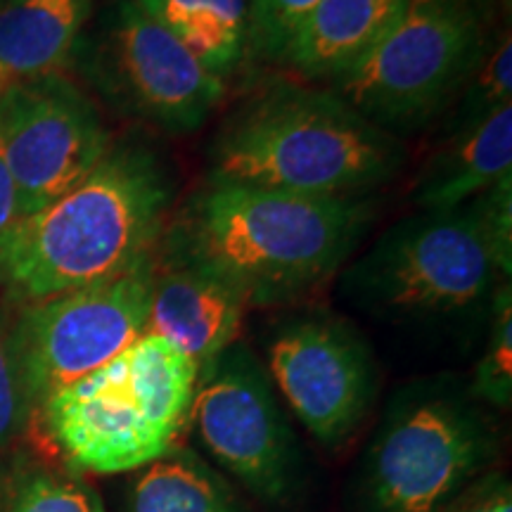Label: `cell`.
<instances>
[{
  "mask_svg": "<svg viewBox=\"0 0 512 512\" xmlns=\"http://www.w3.org/2000/svg\"><path fill=\"white\" fill-rule=\"evenodd\" d=\"M373 219V197L209 185L164 228L159 249L214 268L245 294L249 309H264L328 283Z\"/></svg>",
  "mask_w": 512,
  "mask_h": 512,
  "instance_id": "cell-1",
  "label": "cell"
},
{
  "mask_svg": "<svg viewBox=\"0 0 512 512\" xmlns=\"http://www.w3.org/2000/svg\"><path fill=\"white\" fill-rule=\"evenodd\" d=\"M171 200L152 147L112 145L86 181L0 235V290L27 306L126 271L157 249Z\"/></svg>",
  "mask_w": 512,
  "mask_h": 512,
  "instance_id": "cell-2",
  "label": "cell"
},
{
  "mask_svg": "<svg viewBox=\"0 0 512 512\" xmlns=\"http://www.w3.org/2000/svg\"><path fill=\"white\" fill-rule=\"evenodd\" d=\"M401 140L330 88L278 81L223 121L211 183L316 197H370L399 174Z\"/></svg>",
  "mask_w": 512,
  "mask_h": 512,
  "instance_id": "cell-3",
  "label": "cell"
},
{
  "mask_svg": "<svg viewBox=\"0 0 512 512\" xmlns=\"http://www.w3.org/2000/svg\"><path fill=\"white\" fill-rule=\"evenodd\" d=\"M195 384L197 363L145 332L110 363L55 392L38 413L72 470L133 475L176 446Z\"/></svg>",
  "mask_w": 512,
  "mask_h": 512,
  "instance_id": "cell-4",
  "label": "cell"
},
{
  "mask_svg": "<svg viewBox=\"0 0 512 512\" xmlns=\"http://www.w3.org/2000/svg\"><path fill=\"white\" fill-rule=\"evenodd\" d=\"M501 427L453 375L403 384L354 484L356 512H441L501 458Z\"/></svg>",
  "mask_w": 512,
  "mask_h": 512,
  "instance_id": "cell-5",
  "label": "cell"
},
{
  "mask_svg": "<svg viewBox=\"0 0 512 512\" xmlns=\"http://www.w3.org/2000/svg\"><path fill=\"white\" fill-rule=\"evenodd\" d=\"M494 34V0H406L330 91L396 138L415 133L458 100Z\"/></svg>",
  "mask_w": 512,
  "mask_h": 512,
  "instance_id": "cell-6",
  "label": "cell"
},
{
  "mask_svg": "<svg viewBox=\"0 0 512 512\" xmlns=\"http://www.w3.org/2000/svg\"><path fill=\"white\" fill-rule=\"evenodd\" d=\"M501 278L472 200L389 226L344 273L361 309L392 320H439L484 304Z\"/></svg>",
  "mask_w": 512,
  "mask_h": 512,
  "instance_id": "cell-7",
  "label": "cell"
},
{
  "mask_svg": "<svg viewBox=\"0 0 512 512\" xmlns=\"http://www.w3.org/2000/svg\"><path fill=\"white\" fill-rule=\"evenodd\" d=\"M155 252L100 283L22 306L8 332L29 413L145 335Z\"/></svg>",
  "mask_w": 512,
  "mask_h": 512,
  "instance_id": "cell-8",
  "label": "cell"
},
{
  "mask_svg": "<svg viewBox=\"0 0 512 512\" xmlns=\"http://www.w3.org/2000/svg\"><path fill=\"white\" fill-rule=\"evenodd\" d=\"M190 420L204 451L256 501L283 508L302 482V453L273 380L240 339L197 368Z\"/></svg>",
  "mask_w": 512,
  "mask_h": 512,
  "instance_id": "cell-9",
  "label": "cell"
},
{
  "mask_svg": "<svg viewBox=\"0 0 512 512\" xmlns=\"http://www.w3.org/2000/svg\"><path fill=\"white\" fill-rule=\"evenodd\" d=\"M266 370L294 418L328 448L347 444L361 430L380 389L363 332L320 309L278 323L268 339Z\"/></svg>",
  "mask_w": 512,
  "mask_h": 512,
  "instance_id": "cell-10",
  "label": "cell"
},
{
  "mask_svg": "<svg viewBox=\"0 0 512 512\" xmlns=\"http://www.w3.org/2000/svg\"><path fill=\"white\" fill-rule=\"evenodd\" d=\"M91 76L119 112L174 136L204 126L226 93V81L133 0H119L102 24Z\"/></svg>",
  "mask_w": 512,
  "mask_h": 512,
  "instance_id": "cell-11",
  "label": "cell"
},
{
  "mask_svg": "<svg viewBox=\"0 0 512 512\" xmlns=\"http://www.w3.org/2000/svg\"><path fill=\"white\" fill-rule=\"evenodd\" d=\"M110 147L100 112L62 74L0 88V157L15 183L19 219L86 181Z\"/></svg>",
  "mask_w": 512,
  "mask_h": 512,
  "instance_id": "cell-12",
  "label": "cell"
},
{
  "mask_svg": "<svg viewBox=\"0 0 512 512\" xmlns=\"http://www.w3.org/2000/svg\"><path fill=\"white\" fill-rule=\"evenodd\" d=\"M249 304L214 268L155 252V283L147 330L176 344L197 368L238 342Z\"/></svg>",
  "mask_w": 512,
  "mask_h": 512,
  "instance_id": "cell-13",
  "label": "cell"
},
{
  "mask_svg": "<svg viewBox=\"0 0 512 512\" xmlns=\"http://www.w3.org/2000/svg\"><path fill=\"white\" fill-rule=\"evenodd\" d=\"M508 174H512V105L451 131L448 143L415 178L413 204L420 211L456 209Z\"/></svg>",
  "mask_w": 512,
  "mask_h": 512,
  "instance_id": "cell-14",
  "label": "cell"
},
{
  "mask_svg": "<svg viewBox=\"0 0 512 512\" xmlns=\"http://www.w3.org/2000/svg\"><path fill=\"white\" fill-rule=\"evenodd\" d=\"M406 0H320L294 34L283 62L311 81H335L399 17Z\"/></svg>",
  "mask_w": 512,
  "mask_h": 512,
  "instance_id": "cell-15",
  "label": "cell"
},
{
  "mask_svg": "<svg viewBox=\"0 0 512 512\" xmlns=\"http://www.w3.org/2000/svg\"><path fill=\"white\" fill-rule=\"evenodd\" d=\"M91 8L93 0H0V88L60 74Z\"/></svg>",
  "mask_w": 512,
  "mask_h": 512,
  "instance_id": "cell-16",
  "label": "cell"
},
{
  "mask_svg": "<svg viewBox=\"0 0 512 512\" xmlns=\"http://www.w3.org/2000/svg\"><path fill=\"white\" fill-rule=\"evenodd\" d=\"M126 512H252L233 482L188 446L133 472Z\"/></svg>",
  "mask_w": 512,
  "mask_h": 512,
  "instance_id": "cell-17",
  "label": "cell"
},
{
  "mask_svg": "<svg viewBox=\"0 0 512 512\" xmlns=\"http://www.w3.org/2000/svg\"><path fill=\"white\" fill-rule=\"evenodd\" d=\"M226 81L247 55V0H133Z\"/></svg>",
  "mask_w": 512,
  "mask_h": 512,
  "instance_id": "cell-18",
  "label": "cell"
},
{
  "mask_svg": "<svg viewBox=\"0 0 512 512\" xmlns=\"http://www.w3.org/2000/svg\"><path fill=\"white\" fill-rule=\"evenodd\" d=\"M0 512H107L98 491L74 470L19 463L0 482Z\"/></svg>",
  "mask_w": 512,
  "mask_h": 512,
  "instance_id": "cell-19",
  "label": "cell"
},
{
  "mask_svg": "<svg viewBox=\"0 0 512 512\" xmlns=\"http://www.w3.org/2000/svg\"><path fill=\"white\" fill-rule=\"evenodd\" d=\"M491 323L486 347L472 375L470 392L491 411H510L512 406V290L503 280L491 292Z\"/></svg>",
  "mask_w": 512,
  "mask_h": 512,
  "instance_id": "cell-20",
  "label": "cell"
},
{
  "mask_svg": "<svg viewBox=\"0 0 512 512\" xmlns=\"http://www.w3.org/2000/svg\"><path fill=\"white\" fill-rule=\"evenodd\" d=\"M505 105H512V41L510 29H498L475 74L458 95L453 131L477 124Z\"/></svg>",
  "mask_w": 512,
  "mask_h": 512,
  "instance_id": "cell-21",
  "label": "cell"
},
{
  "mask_svg": "<svg viewBox=\"0 0 512 512\" xmlns=\"http://www.w3.org/2000/svg\"><path fill=\"white\" fill-rule=\"evenodd\" d=\"M320 0H247V53L283 62L294 34Z\"/></svg>",
  "mask_w": 512,
  "mask_h": 512,
  "instance_id": "cell-22",
  "label": "cell"
},
{
  "mask_svg": "<svg viewBox=\"0 0 512 512\" xmlns=\"http://www.w3.org/2000/svg\"><path fill=\"white\" fill-rule=\"evenodd\" d=\"M501 278L512 275V174L498 178L472 200Z\"/></svg>",
  "mask_w": 512,
  "mask_h": 512,
  "instance_id": "cell-23",
  "label": "cell"
},
{
  "mask_svg": "<svg viewBox=\"0 0 512 512\" xmlns=\"http://www.w3.org/2000/svg\"><path fill=\"white\" fill-rule=\"evenodd\" d=\"M29 406L24 401L22 387L10 349V332L0 325V446H8L22 432L27 422Z\"/></svg>",
  "mask_w": 512,
  "mask_h": 512,
  "instance_id": "cell-24",
  "label": "cell"
},
{
  "mask_svg": "<svg viewBox=\"0 0 512 512\" xmlns=\"http://www.w3.org/2000/svg\"><path fill=\"white\" fill-rule=\"evenodd\" d=\"M441 512H512V482L503 470H489Z\"/></svg>",
  "mask_w": 512,
  "mask_h": 512,
  "instance_id": "cell-25",
  "label": "cell"
},
{
  "mask_svg": "<svg viewBox=\"0 0 512 512\" xmlns=\"http://www.w3.org/2000/svg\"><path fill=\"white\" fill-rule=\"evenodd\" d=\"M17 221H19V207H17L15 183H12L8 166H5L3 157H0V235L15 226Z\"/></svg>",
  "mask_w": 512,
  "mask_h": 512,
  "instance_id": "cell-26",
  "label": "cell"
}]
</instances>
